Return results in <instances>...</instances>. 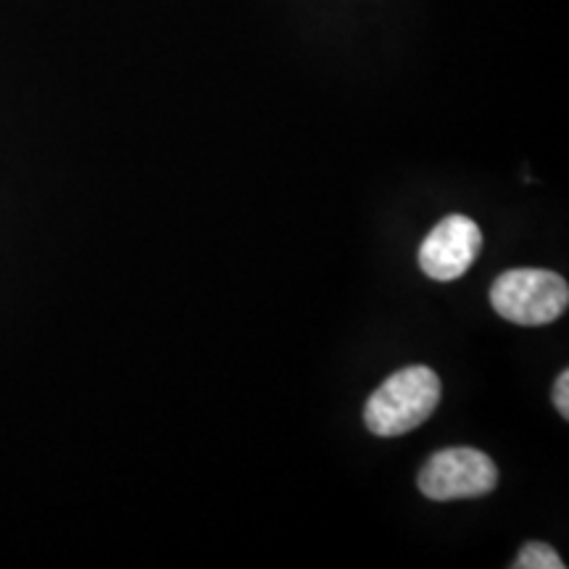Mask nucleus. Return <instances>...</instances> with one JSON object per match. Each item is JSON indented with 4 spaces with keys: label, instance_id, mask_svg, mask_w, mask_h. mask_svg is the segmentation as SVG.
Wrapping results in <instances>:
<instances>
[{
    "label": "nucleus",
    "instance_id": "1",
    "mask_svg": "<svg viewBox=\"0 0 569 569\" xmlns=\"http://www.w3.org/2000/svg\"><path fill=\"white\" fill-rule=\"evenodd\" d=\"M440 401V377L430 367H407L390 375L369 396L365 422L380 438H398L432 417Z\"/></svg>",
    "mask_w": 569,
    "mask_h": 569
},
{
    "label": "nucleus",
    "instance_id": "2",
    "mask_svg": "<svg viewBox=\"0 0 569 569\" xmlns=\"http://www.w3.org/2000/svg\"><path fill=\"white\" fill-rule=\"evenodd\" d=\"M490 303L507 322L543 327L567 311L569 288L549 269H509L490 288Z\"/></svg>",
    "mask_w": 569,
    "mask_h": 569
},
{
    "label": "nucleus",
    "instance_id": "3",
    "mask_svg": "<svg viewBox=\"0 0 569 569\" xmlns=\"http://www.w3.org/2000/svg\"><path fill=\"white\" fill-rule=\"evenodd\" d=\"M417 486L430 501L488 496L498 486V469L478 448H443L419 469Z\"/></svg>",
    "mask_w": 569,
    "mask_h": 569
},
{
    "label": "nucleus",
    "instance_id": "4",
    "mask_svg": "<svg viewBox=\"0 0 569 569\" xmlns=\"http://www.w3.org/2000/svg\"><path fill=\"white\" fill-rule=\"evenodd\" d=\"M482 248L480 227L469 217H446L419 246V267L436 282H453L475 264Z\"/></svg>",
    "mask_w": 569,
    "mask_h": 569
},
{
    "label": "nucleus",
    "instance_id": "5",
    "mask_svg": "<svg viewBox=\"0 0 569 569\" xmlns=\"http://www.w3.org/2000/svg\"><path fill=\"white\" fill-rule=\"evenodd\" d=\"M511 567H517V569H565V561L559 559V553L553 551L549 543L532 540V543H528L522 551H519V557Z\"/></svg>",
    "mask_w": 569,
    "mask_h": 569
},
{
    "label": "nucleus",
    "instance_id": "6",
    "mask_svg": "<svg viewBox=\"0 0 569 569\" xmlns=\"http://www.w3.org/2000/svg\"><path fill=\"white\" fill-rule=\"evenodd\" d=\"M553 403H557L559 415L569 419V372H561L557 386H553Z\"/></svg>",
    "mask_w": 569,
    "mask_h": 569
}]
</instances>
